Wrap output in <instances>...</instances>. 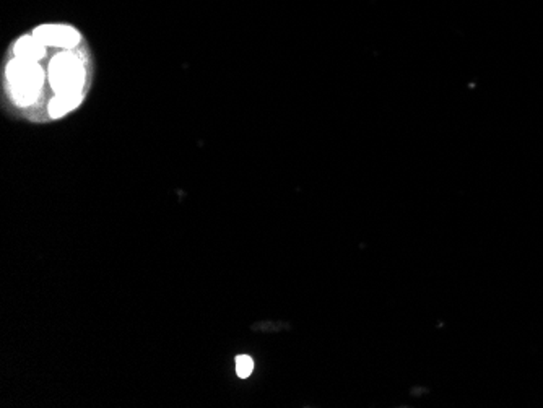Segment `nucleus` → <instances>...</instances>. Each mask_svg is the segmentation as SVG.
<instances>
[{
  "label": "nucleus",
  "mask_w": 543,
  "mask_h": 408,
  "mask_svg": "<svg viewBox=\"0 0 543 408\" xmlns=\"http://www.w3.org/2000/svg\"><path fill=\"white\" fill-rule=\"evenodd\" d=\"M7 78L13 98L20 106L35 103L42 83V72L37 62L21 61L15 57L7 67Z\"/></svg>",
  "instance_id": "f257e3e1"
},
{
  "label": "nucleus",
  "mask_w": 543,
  "mask_h": 408,
  "mask_svg": "<svg viewBox=\"0 0 543 408\" xmlns=\"http://www.w3.org/2000/svg\"><path fill=\"white\" fill-rule=\"evenodd\" d=\"M49 80L59 95L80 93L85 82V68L73 54H59L51 62Z\"/></svg>",
  "instance_id": "f03ea898"
},
{
  "label": "nucleus",
  "mask_w": 543,
  "mask_h": 408,
  "mask_svg": "<svg viewBox=\"0 0 543 408\" xmlns=\"http://www.w3.org/2000/svg\"><path fill=\"white\" fill-rule=\"evenodd\" d=\"M33 36L37 37L44 46L75 47L80 41L78 31H75L71 26L61 25H42L35 30Z\"/></svg>",
  "instance_id": "7ed1b4c3"
},
{
  "label": "nucleus",
  "mask_w": 543,
  "mask_h": 408,
  "mask_svg": "<svg viewBox=\"0 0 543 408\" xmlns=\"http://www.w3.org/2000/svg\"><path fill=\"white\" fill-rule=\"evenodd\" d=\"M46 47L42 42L35 36H25L15 44V57L21 61L37 62L44 57Z\"/></svg>",
  "instance_id": "20e7f679"
},
{
  "label": "nucleus",
  "mask_w": 543,
  "mask_h": 408,
  "mask_svg": "<svg viewBox=\"0 0 543 408\" xmlns=\"http://www.w3.org/2000/svg\"><path fill=\"white\" fill-rule=\"evenodd\" d=\"M82 101V93L75 95H57L49 103V114L51 117L66 116L67 112L75 109Z\"/></svg>",
  "instance_id": "39448f33"
},
{
  "label": "nucleus",
  "mask_w": 543,
  "mask_h": 408,
  "mask_svg": "<svg viewBox=\"0 0 543 408\" xmlns=\"http://www.w3.org/2000/svg\"><path fill=\"white\" fill-rule=\"evenodd\" d=\"M252 369H254V361H252L251 356L241 355V356L236 358V373H238L241 379L249 378Z\"/></svg>",
  "instance_id": "423d86ee"
}]
</instances>
